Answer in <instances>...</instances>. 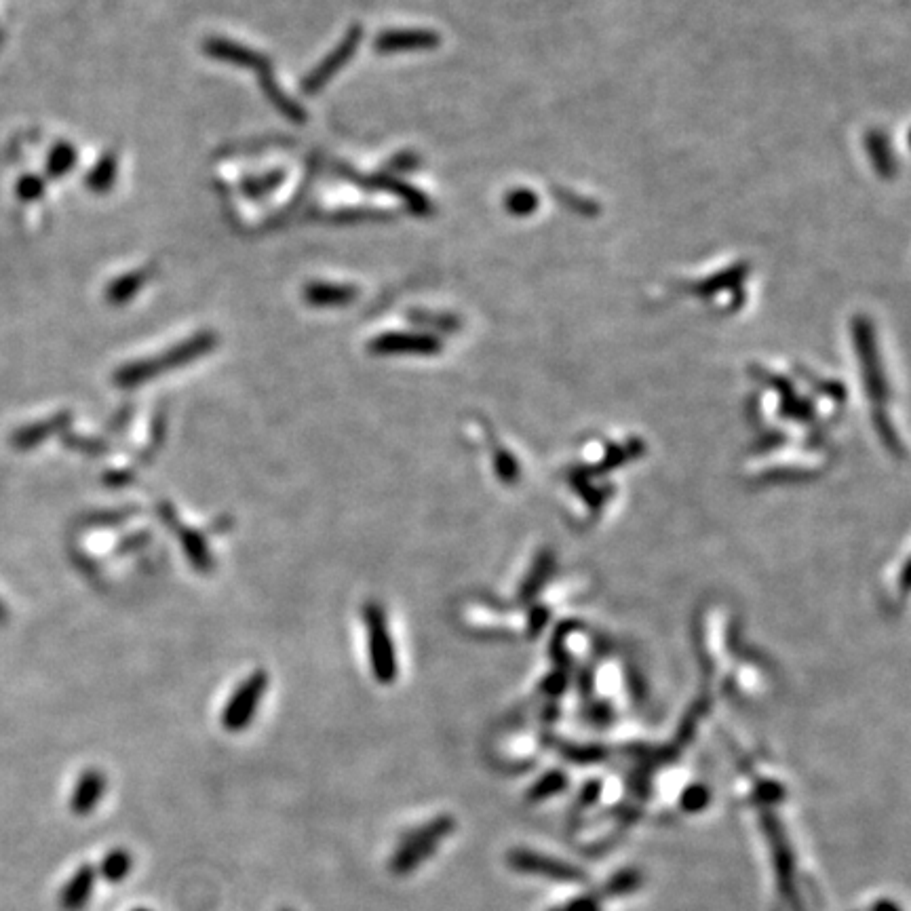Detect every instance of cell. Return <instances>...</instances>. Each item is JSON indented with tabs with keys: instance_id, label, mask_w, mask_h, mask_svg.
Wrapping results in <instances>:
<instances>
[{
	"instance_id": "cell-1",
	"label": "cell",
	"mask_w": 911,
	"mask_h": 911,
	"mask_svg": "<svg viewBox=\"0 0 911 911\" xmlns=\"http://www.w3.org/2000/svg\"><path fill=\"white\" fill-rule=\"evenodd\" d=\"M205 53L209 57H213V60H222L226 64H237L241 68L256 72L264 95L270 102H273V106L283 116H287V119L294 123L306 121V110H302V106H298L292 98H289V95L275 81L273 64L268 62L266 55H262L258 51H251L249 47H245L241 43L228 41V38H209V41H205Z\"/></svg>"
},
{
	"instance_id": "cell-2",
	"label": "cell",
	"mask_w": 911,
	"mask_h": 911,
	"mask_svg": "<svg viewBox=\"0 0 911 911\" xmlns=\"http://www.w3.org/2000/svg\"><path fill=\"white\" fill-rule=\"evenodd\" d=\"M216 344H218L216 334L199 332L192 338L173 346L171 351H165L161 357L131 361V363L119 367L114 374V384H119L121 389H133V386H140L169 370H176V367L188 365L192 361L205 357L207 353L213 351V348H216Z\"/></svg>"
},
{
	"instance_id": "cell-3",
	"label": "cell",
	"mask_w": 911,
	"mask_h": 911,
	"mask_svg": "<svg viewBox=\"0 0 911 911\" xmlns=\"http://www.w3.org/2000/svg\"><path fill=\"white\" fill-rule=\"evenodd\" d=\"M454 821L450 817H437L429 823L418 825L410 831L401 833L397 848L389 861V869L395 876H407L418 869L426 859H429L441 840L452 831Z\"/></svg>"
},
{
	"instance_id": "cell-4",
	"label": "cell",
	"mask_w": 911,
	"mask_h": 911,
	"mask_svg": "<svg viewBox=\"0 0 911 911\" xmlns=\"http://www.w3.org/2000/svg\"><path fill=\"white\" fill-rule=\"evenodd\" d=\"M363 620L367 631V650H370V667L378 684L389 686L397 680V654L393 637L386 623V614L378 602H367L363 608Z\"/></svg>"
},
{
	"instance_id": "cell-5",
	"label": "cell",
	"mask_w": 911,
	"mask_h": 911,
	"mask_svg": "<svg viewBox=\"0 0 911 911\" xmlns=\"http://www.w3.org/2000/svg\"><path fill=\"white\" fill-rule=\"evenodd\" d=\"M268 688V675L266 671L258 669L251 673L247 680L232 692L222 713V726L228 732H243L249 722L254 720L258 707L264 699V692Z\"/></svg>"
},
{
	"instance_id": "cell-6",
	"label": "cell",
	"mask_w": 911,
	"mask_h": 911,
	"mask_svg": "<svg viewBox=\"0 0 911 911\" xmlns=\"http://www.w3.org/2000/svg\"><path fill=\"white\" fill-rule=\"evenodd\" d=\"M361 36H363V30L361 26H353L351 30H348V34L344 36V41L329 53L325 60L310 72L306 79H302V91L306 95H315L319 93L329 81L334 79V76L353 60V55L357 53V47L361 43Z\"/></svg>"
},
{
	"instance_id": "cell-7",
	"label": "cell",
	"mask_w": 911,
	"mask_h": 911,
	"mask_svg": "<svg viewBox=\"0 0 911 911\" xmlns=\"http://www.w3.org/2000/svg\"><path fill=\"white\" fill-rule=\"evenodd\" d=\"M370 353L378 357L389 355H422L429 357L441 351V340L431 334H405V332H391L380 334L370 344Z\"/></svg>"
},
{
	"instance_id": "cell-8",
	"label": "cell",
	"mask_w": 911,
	"mask_h": 911,
	"mask_svg": "<svg viewBox=\"0 0 911 911\" xmlns=\"http://www.w3.org/2000/svg\"><path fill=\"white\" fill-rule=\"evenodd\" d=\"M159 513H161V517H163V521L167 523V526H171L173 530L178 532L180 545H182V549H184V553H186V557L190 561V566L195 568V570H199V572H209L213 568V557H211V553L207 549L205 538L201 534H197L195 530L180 526L176 511H173L171 505H165V502H163Z\"/></svg>"
},
{
	"instance_id": "cell-9",
	"label": "cell",
	"mask_w": 911,
	"mask_h": 911,
	"mask_svg": "<svg viewBox=\"0 0 911 911\" xmlns=\"http://www.w3.org/2000/svg\"><path fill=\"white\" fill-rule=\"evenodd\" d=\"M441 43V38L431 30H384L376 36L374 47L380 55L405 53L433 49Z\"/></svg>"
},
{
	"instance_id": "cell-10",
	"label": "cell",
	"mask_w": 911,
	"mask_h": 911,
	"mask_svg": "<svg viewBox=\"0 0 911 911\" xmlns=\"http://www.w3.org/2000/svg\"><path fill=\"white\" fill-rule=\"evenodd\" d=\"M106 787H108V781L102 770H98V768L85 770L74 785L72 798H70V810L76 814V817H89V814H93V810L98 808V804L104 800Z\"/></svg>"
},
{
	"instance_id": "cell-11",
	"label": "cell",
	"mask_w": 911,
	"mask_h": 911,
	"mask_svg": "<svg viewBox=\"0 0 911 911\" xmlns=\"http://www.w3.org/2000/svg\"><path fill=\"white\" fill-rule=\"evenodd\" d=\"M95 882H98V869L85 863L68 878L60 893L62 911H83L93 897Z\"/></svg>"
},
{
	"instance_id": "cell-12",
	"label": "cell",
	"mask_w": 911,
	"mask_h": 911,
	"mask_svg": "<svg viewBox=\"0 0 911 911\" xmlns=\"http://www.w3.org/2000/svg\"><path fill=\"white\" fill-rule=\"evenodd\" d=\"M308 306L315 308H342L359 298V289L344 283H325L315 281L308 283L302 292Z\"/></svg>"
},
{
	"instance_id": "cell-13",
	"label": "cell",
	"mask_w": 911,
	"mask_h": 911,
	"mask_svg": "<svg viewBox=\"0 0 911 911\" xmlns=\"http://www.w3.org/2000/svg\"><path fill=\"white\" fill-rule=\"evenodd\" d=\"M131 869H133L131 852L127 848H112L102 859L98 874L110 884H121L131 874Z\"/></svg>"
},
{
	"instance_id": "cell-14",
	"label": "cell",
	"mask_w": 911,
	"mask_h": 911,
	"mask_svg": "<svg viewBox=\"0 0 911 911\" xmlns=\"http://www.w3.org/2000/svg\"><path fill=\"white\" fill-rule=\"evenodd\" d=\"M148 277H150L148 270H133V273L112 281L108 287V300L116 306L129 302L144 287Z\"/></svg>"
},
{
	"instance_id": "cell-15",
	"label": "cell",
	"mask_w": 911,
	"mask_h": 911,
	"mask_svg": "<svg viewBox=\"0 0 911 911\" xmlns=\"http://www.w3.org/2000/svg\"><path fill=\"white\" fill-rule=\"evenodd\" d=\"M283 180H285L283 171H270V173H264V176L245 180L241 184V190L245 192L249 199H262V197L270 195L273 190H277Z\"/></svg>"
},
{
	"instance_id": "cell-16",
	"label": "cell",
	"mask_w": 911,
	"mask_h": 911,
	"mask_svg": "<svg viewBox=\"0 0 911 911\" xmlns=\"http://www.w3.org/2000/svg\"><path fill=\"white\" fill-rule=\"evenodd\" d=\"M114 180H116V159L112 157V154H108V157H104L98 165L93 167V171L87 178V184L93 192L104 195V192H108L112 188Z\"/></svg>"
},
{
	"instance_id": "cell-17",
	"label": "cell",
	"mask_w": 911,
	"mask_h": 911,
	"mask_svg": "<svg viewBox=\"0 0 911 911\" xmlns=\"http://www.w3.org/2000/svg\"><path fill=\"white\" fill-rule=\"evenodd\" d=\"M74 161H76V152L72 146H68V144L57 146L49 159V167L53 171V176H62V173L70 171Z\"/></svg>"
},
{
	"instance_id": "cell-18",
	"label": "cell",
	"mask_w": 911,
	"mask_h": 911,
	"mask_svg": "<svg viewBox=\"0 0 911 911\" xmlns=\"http://www.w3.org/2000/svg\"><path fill=\"white\" fill-rule=\"evenodd\" d=\"M534 207H536V199L528 190H517L509 197V209L513 213H519V216L521 213H530Z\"/></svg>"
},
{
	"instance_id": "cell-19",
	"label": "cell",
	"mask_w": 911,
	"mask_h": 911,
	"mask_svg": "<svg viewBox=\"0 0 911 911\" xmlns=\"http://www.w3.org/2000/svg\"><path fill=\"white\" fill-rule=\"evenodd\" d=\"M412 321L426 325V327H439V329H456L458 323L452 317L429 315V313H412Z\"/></svg>"
},
{
	"instance_id": "cell-20",
	"label": "cell",
	"mask_w": 911,
	"mask_h": 911,
	"mask_svg": "<svg viewBox=\"0 0 911 911\" xmlns=\"http://www.w3.org/2000/svg\"><path fill=\"white\" fill-rule=\"evenodd\" d=\"M133 911H152V909H146V907H138V909H133Z\"/></svg>"
},
{
	"instance_id": "cell-21",
	"label": "cell",
	"mask_w": 911,
	"mask_h": 911,
	"mask_svg": "<svg viewBox=\"0 0 911 911\" xmlns=\"http://www.w3.org/2000/svg\"><path fill=\"white\" fill-rule=\"evenodd\" d=\"M279 911H294V909H289V907H281Z\"/></svg>"
}]
</instances>
